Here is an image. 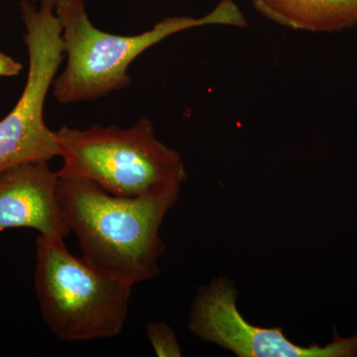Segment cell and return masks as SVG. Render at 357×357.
<instances>
[{
  "label": "cell",
  "instance_id": "1",
  "mask_svg": "<svg viewBox=\"0 0 357 357\" xmlns=\"http://www.w3.org/2000/svg\"><path fill=\"white\" fill-rule=\"evenodd\" d=\"M58 177L59 204L84 259L132 286L156 278L166 251L160 229L182 189L130 198L86 178Z\"/></svg>",
  "mask_w": 357,
  "mask_h": 357
},
{
  "label": "cell",
  "instance_id": "2",
  "mask_svg": "<svg viewBox=\"0 0 357 357\" xmlns=\"http://www.w3.org/2000/svg\"><path fill=\"white\" fill-rule=\"evenodd\" d=\"M67 55L64 72L56 77L53 95L62 105L91 102L132 83L128 68L134 60L164 39L206 25L248 27V20L234 0H222L203 17H167L152 29L132 36L98 29L89 20L84 0H56Z\"/></svg>",
  "mask_w": 357,
  "mask_h": 357
},
{
  "label": "cell",
  "instance_id": "3",
  "mask_svg": "<svg viewBox=\"0 0 357 357\" xmlns=\"http://www.w3.org/2000/svg\"><path fill=\"white\" fill-rule=\"evenodd\" d=\"M56 138L63 159L59 175L86 178L115 196L182 189L188 178L182 155L156 137L149 119L129 128L65 126Z\"/></svg>",
  "mask_w": 357,
  "mask_h": 357
},
{
  "label": "cell",
  "instance_id": "4",
  "mask_svg": "<svg viewBox=\"0 0 357 357\" xmlns=\"http://www.w3.org/2000/svg\"><path fill=\"white\" fill-rule=\"evenodd\" d=\"M34 286L44 324L62 342L114 338L123 331L134 286L70 253L64 239L37 236Z\"/></svg>",
  "mask_w": 357,
  "mask_h": 357
},
{
  "label": "cell",
  "instance_id": "5",
  "mask_svg": "<svg viewBox=\"0 0 357 357\" xmlns=\"http://www.w3.org/2000/svg\"><path fill=\"white\" fill-rule=\"evenodd\" d=\"M55 1L42 0L40 8L27 0L20 2L29 69L22 95L0 121V170L49 162L60 155L56 131L51 130L44 121L47 95L65 54Z\"/></svg>",
  "mask_w": 357,
  "mask_h": 357
},
{
  "label": "cell",
  "instance_id": "6",
  "mask_svg": "<svg viewBox=\"0 0 357 357\" xmlns=\"http://www.w3.org/2000/svg\"><path fill=\"white\" fill-rule=\"evenodd\" d=\"M189 328L238 357L357 356V335L337 337L326 347H302L288 340L280 328L253 326L239 312L236 289L225 277L199 288L190 310Z\"/></svg>",
  "mask_w": 357,
  "mask_h": 357
},
{
  "label": "cell",
  "instance_id": "7",
  "mask_svg": "<svg viewBox=\"0 0 357 357\" xmlns=\"http://www.w3.org/2000/svg\"><path fill=\"white\" fill-rule=\"evenodd\" d=\"M58 172L49 162L26 163L0 170V232L32 229L40 236L70 234L57 196Z\"/></svg>",
  "mask_w": 357,
  "mask_h": 357
},
{
  "label": "cell",
  "instance_id": "8",
  "mask_svg": "<svg viewBox=\"0 0 357 357\" xmlns=\"http://www.w3.org/2000/svg\"><path fill=\"white\" fill-rule=\"evenodd\" d=\"M260 15L310 33H337L357 26V0H252Z\"/></svg>",
  "mask_w": 357,
  "mask_h": 357
},
{
  "label": "cell",
  "instance_id": "9",
  "mask_svg": "<svg viewBox=\"0 0 357 357\" xmlns=\"http://www.w3.org/2000/svg\"><path fill=\"white\" fill-rule=\"evenodd\" d=\"M146 333L157 356H182V351L175 333L166 323L160 321L148 324Z\"/></svg>",
  "mask_w": 357,
  "mask_h": 357
},
{
  "label": "cell",
  "instance_id": "10",
  "mask_svg": "<svg viewBox=\"0 0 357 357\" xmlns=\"http://www.w3.org/2000/svg\"><path fill=\"white\" fill-rule=\"evenodd\" d=\"M22 70V65L10 56L0 52V77L17 76Z\"/></svg>",
  "mask_w": 357,
  "mask_h": 357
}]
</instances>
